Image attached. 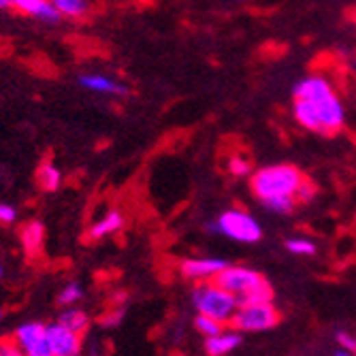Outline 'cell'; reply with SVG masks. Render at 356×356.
Returning a JSON list of instances; mask_svg holds the SVG:
<instances>
[{
    "label": "cell",
    "instance_id": "20",
    "mask_svg": "<svg viewBox=\"0 0 356 356\" xmlns=\"http://www.w3.org/2000/svg\"><path fill=\"white\" fill-rule=\"evenodd\" d=\"M286 248H288V252L298 254V256H312V254H316V246H314L309 239H290V241H286Z\"/></svg>",
    "mask_w": 356,
    "mask_h": 356
},
{
    "label": "cell",
    "instance_id": "18",
    "mask_svg": "<svg viewBox=\"0 0 356 356\" xmlns=\"http://www.w3.org/2000/svg\"><path fill=\"white\" fill-rule=\"evenodd\" d=\"M34 17L36 20L45 22V24H58L62 20V15L58 13V9L53 7V3H47V0H41V5H39V9H36Z\"/></svg>",
    "mask_w": 356,
    "mask_h": 356
},
{
    "label": "cell",
    "instance_id": "9",
    "mask_svg": "<svg viewBox=\"0 0 356 356\" xmlns=\"http://www.w3.org/2000/svg\"><path fill=\"white\" fill-rule=\"evenodd\" d=\"M45 335L49 340V346L53 350V356H79L81 352V337L66 331L58 322L45 325Z\"/></svg>",
    "mask_w": 356,
    "mask_h": 356
},
{
    "label": "cell",
    "instance_id": "12",
    "mask_svg": "<svg viewBox=\"0 0 356 356\" xmlns=\"http://www.w3.org/2000/svg\"><path fill=\"white\" fill-rule=\"evenodd\" d=\"M58 325L64 327L66 331H71V333H75V335L81 337V335L88 331V327H90V316H88L86 312L77 309V307H68V309H64V312L60 314Z\"/></svg>",
    "mask_w": 356,
    "mask_h": 356
},
{
    "label": "cell",
    "instance_id": "15",
    "mask_svg": "<svg viewBox=\"0 0 356 356\" xmlns=\"http://www.w3.org/2000/svg\"><path fill=\"white\" fill-rule=\"evenodd\" d=\"M124 227V216L120 212H109L101 222H97L94 227L90 229V239H101V237H107L111 233H116Z\"/></svg>",
    "mask_w": 356,
    "mask_h": 356
},
{
    "label": "cell",
    "instance_id": "2",
    "mask_svg": "<svg viewBox=\"0 0 356 356\" xmlns=\"http://www.w3.org/2000/svg\"><path fill=\"white\" fill-rule=\"evenodd\" d=\"M305 177L292 164H275L265 166L252 175V192L262 201L279 199V196H294Z\"/></svg>",
    "mask_w": 356,
    "mask_h": 356
},
{
    "label": "cell",
    "instance_id": "3",
    "mask_svg": "<svg viewBox=\"0 0 356 356\" xmlns=\"http://www.w3.org/2000/svg\"><path fill=\"white\" fill-rule=\"evenodd\" d=\"M192 303L199 312V316L212 318L216 322L227 325L233 320V316L237 312V298L229 294L227 290H222L214 282H201L192 290Z\"/></svg>",
    "mask_w": 356,
    "mask_h": 356
},
{
    "label": "cell",
    "instance_id": "13",
    "mask_svg": "<svg viewBox=\"0 0 356 356\" xmlns=\"http://www.w3.org/2000/svg\"><path fill=\"white\" fill-rule=\"evenodd\" d=\"M22 246L28 254L39 252L43 246V239H45V227L39 220H30L26 227L22 229Z\"/></svg>",
    "mask_w": 356,
    "mask_h": 356
},
{
    "label": "cell",
    "instance_id": "6",
    "mask_svg": "<svg viewBox=\"0 0 356 356\" xmlns=\"http://www.w3.org/2000/svg\"><path fill=\"white\" fill-rule=\"evenodd\" d=\"M267 279L262 277L258 271L248 269V267H227L220 275H216L214 284L220 286L222 290H227L229 294H233L235 298H241L250 292H254L258 286L265 284Z\"/></svg>",
    "mask_w": 356,
    "mask_h": 356
},
{
    "label": "cell",
    "instance_id": "10",
    "mask_svg": "<svg viewBox=\"0 0 356 356\" xmlns=\"http://www.w3.org/2000/svg\"><path fill=\"white\" fill-rule=\"evenodd\" d=\"M241 344V335L237 331H224L218 337H212V340L205 342V352L209 356H224L231 350H235Z\"/></svg>",
    "mask_w": 356,
    "mask_h": 356
},
{
    "label": "cell",
    "instance_id": "22",
    "mask_svg": "<svg viewBox=\"0 0 356 356\" xmlns=\"http://www.w3.org/2000/svg\"><path fill=\"white\" fill-rule=\"evenodd\" d=\"M229 171L235 175V177H243V175H248L252 171V164L246 160V158H241V156H233L229 160Z\"/></svg>",
    "mask_w": 356,
    "mask_h": 356
},
{
    "label": "cell",
    "instance_id": "8",
    "mask_svg": "<svg viewBox=\"0 0 356 356\" xmlns=\"http://www.w3.org/2000/svg\"><path fill=\"white\" fill-rule=\"evenodd\" d=\"M227 267L229 262L220 258H188L179 265V271L183 277L194 279V282H207V279H216V275H220Z\"/></svg>",
    "mask_w": 356,
    "mask_h": 356
},
{
    "label": "cell",
    "instance_id": "25",
    "mask_svg": "<svg viewBox=\"0 0 356 356\" xmlns=\"http://www.w3.org/2000/svg\"><path fill=\"white\" fill-rule=\"evenodd\" d=\"M17 218V212L13 205L9 203H0V224H13Z\"/></svg>",
    "mask_w": 356,
    "mask_h": 356
},
{
    "label": "cell",
    "instance_id": "23",
    "mask_svg": "<svg viewBox=\"0 0 356 356\" xmlns=\"http://www.w3.org/2000/svg\"><path fill=\"white\" fill-rule=\"evenodd\" d=\"M314 196H316V183L309 181V179H303L301 186H298V190L294 192V201H298V203H309Z\"/></svg>",
    "mask_w": 356,
    "mask_h": 356
},
{
    "label": "cell",
    "instance_id": "26",
    "mask_svg": "<svg viewBox=\"0 0 356 356\" xmlns=\"http://www.w3.org/2000/svg\"><path fill=\"white\" fill-rule=\"evenodd\" d=\"M0 356H24V354L13 340H3L0 342Z\"/></svg>",
    "mask_w": 356,
    "mask_h": 356
},
{
    "label": "cell",
    "instance_id": "21",
    "mask_svg": "<svg viewBox=\"0 0 356 356\" xmlns=\"http://www.w3.org/2000/svg\"><path fill=\"white\" fill-rule=\"evenodd\" d=\"M81 296H84L81 286L73 282V284L64 286V290L58 294V303H60V305H73V303H77Z\"/></svg>",
    "mask_w": 356,
    "mask_h": 356
},
{
    "label": "cell",
    "instance_id": "5",
    "mask_svg": "<svg viewBox=\"0 0 356 356\" xmlns=\"http://www.w3.org/2000/svg\"><path fill=\"white\" fill-rule=\"evenodd\" d=\"M279 325V312L273 303H258V305H241L237 307L231 327L233 331L254 333V331H269Z\"/></svg>",
    "mask_w": 356,
    "mask_h": 356
},
{
    "label": "cell",
    "instance_id": "30",
    "mask_svg": "<svg viewBox=\"0 0 356 356\" xmlns=\"http://www.w3.org/2000/svg\"><path fill=\"white\" fill-rule=\"evenodd\" d=\"M0 277H3V265H0Z\"/></svg>",
    "mask_w": 356,
    "mask_h": 356
},
{
    "label": "cell",
    "instance_id": "27",
    "mask_svg": "<svg viewBox=\"0 0 356 356\" xmlns=\"http://www.w3.org/2000/svg\"><path fill=\"white\" fill-rule=\"evenodd\" d=\"M122 316H124V312H114V314H109V316H105V318H101V325L103 327H116V325H120L122 322Z\"/></svg>",
    "mask_w": 356,
    "mask_h": 356
},
{
    "label": "cell",
    "instance_id": "11",
    "mask_svg": "<svg viewBox=\"0 0 356 356\" xmlns=\"http://www.w3.org/2000/svg\"><path fill=\"white\" fill-rule=\"evenodd\" d=\"M79 84L92 92H105V94H122V97L128 94V88L111 81L109 77H105V75H81Z\"/></svg>",
    "mask_w": 356,
    "mask_h": 356
},
{
    "label": "cell",
    "instance_id": "28",
    "mask_svg": "<svg viewBox=\"0 0 356 356\" xmlns=\"http://www.w3.org/2000/svg\"><path fill=\"white\" fill-rule=\"evenodd\" d=\"M0 9H13V0H0Z\"/></svg>",
    "mask_w": 356,
    "mask_h": 356
},
{
    "label": "cell",
    "instance_id": "24",
    "mask_svg": "<svg viewBox=\"0 0 356 356\" xmlns=\"http://www.w3.org/2000/svg\"><path fill=\"white\" fill-rule=\"evenodd\" d=\"M337 342L342 344V348H344L346 352H350V354H356V337H352L350 333H344V331H340V333H337Z\"/></svg>",
    "mask_w": 356,
    "mask_h": 356
},
{
    "label": "cell",
    "instance_id": "14",
    "mask_svg": "<svg viewBox=\"0 0 356 356\" xmlns=\"http://www.w3.org/2000/svg\"><path fill=\"white\" fill-rule=\"evenodd\" d=\"M36 181H39V186L45 192H53V190L60 188L62 173L58 171V166H55L53 162L45 160V162H41L39 168H36Z\"/></svg>",
    "mask_w": 356,
    "mask_h": 356
},
{
    "label": "cell",
    "instance_id": "19",
    "mask_svg": "<svg viewBox=\"0 0 356 356\" xmlns=\"http://www.w3.org/2000/svg\"><path fill=\"white\" fill-rule=\"evenodd\" d=\"M262 205L275 214H290L294 209V196H279V199H269V201H262Z\"/></svg>",
    "mask_w": 356,
    "mask_h": 356
},
{
    "label": "cell",
    "instance_id": "29",
    "mask_svg": "<svg viewBox=\"0 0 356 356\" xmlns=\"http://www.w3.org/2000/svg\"><path fill=\"white\" fill-rule=\"evenodd\" d=\"M335 356H352V354H350V352H346V350H342V352H337Z\"/></svg>",
    "mask_w": 356,
    "mask_h": 356
},
{
    "label": "cell",
    "instance_id": "31",
    "mask_svg": "<svg viewBox=\"0 0 356 356\" xmlns=\"http://www.w3.org/2000/svg\"><path fill=\"white\" fill-rule=\"evenodd\" d=\"M0 318H3V312H0Z\"/></svg>",
    "mask_w": 356,
    "mask_h": 356
},
{
    "label": "cell",
    "instance_id": "4",
    "mask_svg": "<svg viewBox=\"0 0 356 356\" xmlns=\"http://www.w3.org/2000/svg\"><path fill=\"white\" fill-rule=\"evenodd\" d=\"M209 231H218L235 239L239 243H256L262 237V229L248 212L243 209H229L218 218V224H212Z\"/></svg>",
    "mask_w": 356,
    "mask_h": 356
},
{
    "label": "cell",
    "instance_id": "16",
    "mask_svg": "<svg viewBox=\"0 0 356 356\" xmlns=\"http://www.w3.org/2000/svg\"><path fill=\"white\" fill-rule=\"evenodd\" d=\"M53 7L58 9L62 17H71V20L84 17L90 11V5L84 3V0H53Z\"/></svg>",
    "mask_w": 356,
    "mask_h": 356
},
{
    "label": "cell",
    "instance_id": "17",
    "mask_svg": "<svg viewBox=\"0 0 356 356\" xmlns=\"http://www.w3.org/2000/svg\"><path fill=\"white\" fill-rule=\"evenodd\" d=\"M194 327L201 335H205L207 340H212V337H218L220 333H224L227 329V325H222V322H216L212 320V318H205V316H196V320H194Z\"/></svg>",
    "mask_w": 356,
    "mask_h": 356
},
{
    "label": "cell",
    "instance_id": "1",
    "mask_svg": "<svg viewBox=\"0 0 356 356\" xmlns=\"http://www.w3.org/2000/svg\"><path fill=\"white\" fill-rule=\"evenodd\" d=\"M294 120L307 130L335 135L344 126V107L325 77H307L292 90Z\"/></svg>",
    "mask_w": 356,
    "mask_h": 356
},
{
    "label": "cell",
    "instance_id": "7",
    "mask_svg": "<svg viewBox=\"0 0 356 356\" xmlns=\"http://www.w3.org/2000/svg\"><path fill=\"white\" fill-rule=\"evenodd\" d=\"M13 342L22 350L24 356H53L43 322H26L17 327Z\"/></svg>",
    "mask_w": 356,
    "mask_h": 356
}]
</instances>
